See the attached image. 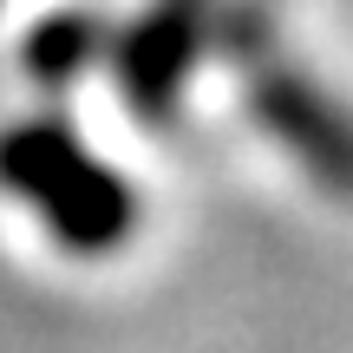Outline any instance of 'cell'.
Listing matches in <instances>:
<instances>
[{
  "instance_id": "6da1fadb",
  "label": "cell",
  "mask_w": 353,
  "mask_h": 353,
  "mask_svg": "<svg viewBox=\"0 0 353 353\" xmlns=\"http://www.w3.org/2000/svg\"><path fill=\"white\" fill-rule=\"evenodd\" d=\"M0 183L33 203L46 229L79 255L118 249L131 236V190L52 118H26L0 131Z\"/></svg>"
},
{
  "instance_id": "7a4b0ae2",
  "label": "cell",
  "mask_w": 353,
  "mask_h": 353,
  "mask_svg": "<svg viewBox=\"0 0 353 353\" xmlns=\"http://www.w3.org/2000/svg\"><path fill=\"white\" fill-rule=\"evenodd\" d=\"M203 26H210V0H157L125 39H118V85H125L131 112L144 125H164L183 72L203 46Z\"/></svg>"
},
{
  "instance_id": "3957f363",
  "label": "cell",
  "mask_w": 353,
  "mask_h": 353,
  "mask_svg": "<svg viewBox=\"0 0 353 353\" xmlns=\"http://www.w3.org/2000/svg\"><path fill=\"white\" fill-rule=\"evenodd\" d=\"M255 112H262V125L275 131V138L288 144V151L301 157L321 183L353 190V118L334 112L307 79H294V72H262V85H255Z\"/></svg>"
},
{
  "instance_id": "277c9868",
  "label": "cell",
  "mask_w": 353,
  "mask_h": 353,
  "mask_svg": "<svg viewBox=\"0 0 353 353\" xmlns=\"http://www.w3.org/2000/svg\"><path fill=\"white\" fill-rule=\"evenodd\" d=\"M92 46H99V26L85 20V13H59V20H46L33 39H26V72L46 79V85H65V79L79 72V65L92 59Z\"/></svg>"
}]
</instances>
